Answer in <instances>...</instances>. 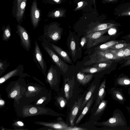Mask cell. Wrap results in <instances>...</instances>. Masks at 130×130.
I'll return each instance as SVG.
<instances>
[{"label": "cell", "mask_w": 130, "mask_h": 130, "mask_svg": "<svg viewBox=\"0 0 130 130\" xmlns=\"http://www.w3.org/2000/svg\"><path fill=\"white\" fill-rule=\"evenodd\" d=\"M121 15H130V11L123 12L121 14Z\"/></svg>", "instance_id": "39"}, {"label": "cell", "mask_w": 130, "mask_h": 130, "mask_svg": "<svg viewBox=\"0 0 130 130\" xmlns=\"http://www.w3.org/2000/svg\"><path fill=\"white\" fill-rule=\"evenodd\" d=\"M43 102V100L42 99H40L38 101V103H42Z\"/></svg>", "instance_id": "45"}, {"label": "cell", "mask_w": 130, "mask_h": 130, "mask_svg": "<svg viewBox=\"0 0 130 130\" xmlns=\"http://www.w3.org/2000/svg\"><path fill=\"white\" fill-rule=\"evenodd\" d=\"M127 92L128 94L130 95V87L128 89Z\"/></svg>", "instance_id": "46"}, {"label": "cell", "mask_w": 130, "mask_h": 130, "mask_svg": "<svg viewBox=\"0 0 130 130\" xmlns=\"http://www.w3.org/2000/svg\"><path fill=\"white\" fill-rule=\"evenodd\" d=\"M21 0H17V5H18L20 2L21 1Z\"/></svg>", "instance_id": "49"}, {"label": "cell", "mask_w": 130, "mask_h": 130, "mask_svg": "<svg viewBox=\"0 0 130 130\" xmlns=\"http://www.w3.org/2000/svg\"><path fill=\"white\" fill-rule=\"evenodd\" d=\"M11 35V29L9 25H8L3 29L2 39L7 41L10 38Z\"/></svg>", "instance_id": "24"}, {"label": "cell", "mask_w": 130, "mask_h": 130, "mask_svg": "<svg viewBox=\"0 0 130 130\" xmlns=\"http://www.w3.org/2000/svg\"><path fill=\"white\" fill-rule=\"evenodd\" d=\"M126 38L130 39V34H129L126 36Z\"/></svg>", "instance_id": "48"}, {"label": "cell", "mask_w": 130, "mask_h": 130, "mask_svg": "<svg viewBox=\"0 0 130 130\" xmlns=\"http://www.w3.org/2000/svg\"><path fill=\"white\" fill-rule=\"evenodd\" d=\"M18 68H17V69L12 71L8 73L6 75L4 76L1 78L0 80V83H1L5 81L6 78H7L8 77L12 76L14 74H15L16 72H17L18 71Z\"/></svg>", "instance_id": "30"}, {"label": "cell", "mask_w": 130, "mask_h": 130, "mask_svg": "<svg viewBox=\"0 0 130 130\" xmlns=\"http://www.w3.org/2000/svg\"><path fill=\"white\" fill-rule=\"evenodd\" d=\"M110 38L109 36H103L97 38L86 41L87 47L88 48H91L102 42H105L108 40Z\"/></svg>", "instance_id": "14"}, {"label": "cell", "mask_w": 130, "mask_h": 130, "mask_svg": "<svg viewBox=\"0 0 130 130\" xmlns=\"http://www.w3.org/2000/svg\"><path fill=\"white\" fill-rule=\"evenodd\" d=\"M55 2H56L57 3H58L59 2L60 0H53Z\"/></svg>", "instance_id": "50"}, {"label": "cell", "mask_w": 130, "mask_h": 130, "mask_svg": "<svg viewBox=\"0 0 130 130\" xmlns=\"http://www.w3.org/2000/svg\"><path fill=\"white\" fill-rule=\"evenodd\" d=\"M107 101L103 100L99 104L97 109L94 114V115H98L102 112L105 108L107 104Z\"/></svg>", "instance_id": "26"}, {"label": "cell", "mask_w": 130, "mask_h": 130, "mask_svg": "<svg viewBox=\"0 0 130 130\" xmlns=\"http://www.w3.org/2000/svg\"><path fill=\"white\" fill-rule=\"evenodd\" d=\"M106 69L100 68L96 67H88L83 69L81 71L83 73H90L98 72L103 71Z\"/></svg>", "instance_id": "22"}, {"label": "cell", "mask_w": 130, "mask_h": 130, "mask_svg": "<svg viewBox=\"0 0 130 130\" xmlns=\"http://www.w3.org/2000/svg\"><path fill=\"white\" fill-rule=\"evenodd\" d=\"M37 109L35 107L31 108L29 110L31 114L35 113L37 112Z\"/></svg>", "instance_id": "35"}, {"label": "cell", "mask_w": 130, "mask_h": 130, "mask_svg": "<svg viewBox=\"0 0 130 130\" xmlns=\"http://www.w3.org/2000/svg\"><path fill=\"white\" fill-rule=\"evenodd\" d=\"M106 83V78L101 83L98 93L96 101V106L99 104L103 100L105 95L106 92L105 91Z\"/></svg>", "instance_id": "13"}, {"label": "cell", "mask_w": 130, "mask_h": 130, "mask_svg": "<svg viewBox=\"0 0 130 130\" xmlns=\"http://www.w3.org/2000/svg\"><path fill=\"white\" fill-rule=\"evenodd\" d=\"M17 91L16 90L13 91L11 94L10 96L12 98L14 97L17 94Z\"/></svg>", "instance_id": "37"}, {"label": "cell", "mask_w": 130, "mask_h": 130, "mask_svg": "<svg viewBox=\"0 0 130 130\" xmlns=\"http://www.w3.org/2000/svg\"><path fill=\"white\" fill-rule=\"evenodd\" d=\"M17 33L20 37L21 45L26 50L29 51L31 46L28 33L25 28L19 24L17 25Z\"/></svg>", "instance_id": "5"}, {"label": "cell", "mask_w": 130, "mask_h": 130, "mask_svg": "<svg viewBox=\"0 0 130 130\" xmlns=\"http://www.w3.org/2000/svg\"><path fill=\"white\" fill-rule=\"evenodd\" d=\"M93 76L92 74H85L83 72H79L77 74V79L78 81L83 85L88 83L92 79Z\"/></svg>", "instance_id": "17"}, {"label": "cell", "mask_w": 130, "mask_h": 130, "mask_svg": "<svg viewBox=\"0 0 130 130\" xmlns=\"http://www.w3.org/2000/svg\"><path fill=\"white\" fill-rule=\"evenodd\" d=\"M58 100L60 107L62 108H64L66 106L67 103V101L63 97H59Z\"/></svg>", "instance_id": "31"}, {"label": "cell", "mask_w": 130, "mask_h": 130, "mask_svg": "<svg viewBox=\"0 0 130 130\" xmlns=\"http://www.w3.org/2000/svg\"><path fill=\"white\" fill-rule=\"evenodd\" d=\"M28 89L29 91H32L35 90L34 88L32 86H29L28 87Z\"/></svg>", "instance_id": "41"}, {"label": "cell", "mask_w": 130, "mask_h": 130, "mask_svg": "<svg viewBox=\"0 0 130 130\" xmlns=\"http://www.w3.org/2000/svg\"><path fill=\"white\" fill-rule=\"evenodd\" d=\"M109 29L86 34L85 36L86 38V41L95 39L102 36L108 31Z\"/></svg>", "instance_id": "19"}, {"label": "cell", "mask_w": 130, "mask_h": 130, "mask_svg": "<svg viewBox=\"0 0 130 130\" xmlns=\"http://www.w3.org/2000/svg\"><path fill=\"white\" fill-rule=\"evenodd\" d=\"M42 46L59 68L64 73L68 70V65L64 62L53 51L47 41L45 39L42 43Z\"/></svg>", "instance_id": "4"}, {"label": "cell", "mask_w": 130, "mask_h": 130, "mask_svg": "<svg viewBox=\"0 0 130 130\" xmlns=\"http://www.w3.org/2000/svg\"><path fill=\"white\" fill-rule=\"evenodd\" d=\"M124 40H112L105 43L96 47L95 49L96 50H106L109 49L113 45L119 43L124 42Z\"/></svg>", "instance_id": "18"}, {"label": "cell", "mask_w": 130, "mask_h": 130, "mask_svg": "<svg viewBox=\"0 0 130 130\" xmlns=\"http://www.w3.org/2000/svg\"><path fill=\"white\" fill-rule=\"evenodd\" d=\"M130 65V58L126 61L123 64L122 67L127 66Z\"/></svg>", "instance_id": "36"}, {"label": "cell", "mask_w": 130, "mask_h": 130, "mask_svg": "<svg viewBox=\"0 0 130 130\" xmlns=\"http://www.w3.org/2000/svg\"><path fill=\"white\" fill-rule=\"evenodd\" d=\"M125 48H124L118 50H114L111 49V50L118 57L121 59L124 58V50Z\"/></svg>", "instance_id": "29"}, {"label": "cell", "mask_w": 130, "mask_h": 130, "mask_svg": "<svg viewBox=\"0 0 130 130\" xmlns=\"http://www.w3.org/2000/svg\"><path fill=\"white\" fill-rule=\"evenodd\" d=\"M83 99L79 98L75 102L71 109L69 116V121L71 126H73L75 117L80 108Z\"/></svg>", "instance_id": "7"}, {"label": "cell", "mask_w": 130, "mask_h": 130, "mask_svg": "<svg viewBox=\"0 0 130 130\" xmlns=\"http://www.w3.org/2000/svg\"><path fill=\"white\" fill-rule=\"evenodd\" d=\"M130 46V43L122 42L115 44L110 47L109 49L118 50L126 48Z\"/></svg>", "instance_id": "25"}, {"label": "cell", "mask_w": 130, "mask_h": 130, "mask_svg": "<svg viewBox=\"0 0 130 130\" xmlns=\"http://www.w3.org/2000/svg\"><path fill=\"white\" fill-rule=\"evenodd\" d=\"M96 88L95 85H92L89 89L84 100L82 104L80 110H82L85 106L88 101L90 99L91 96L92 95Z\"/></svg>", "instance_id": "21"}, {"label": "cell", "mask_w": 130, "mask_h": 130, "mask_svg": "<svg viewBox=\"0 0 130 130\" xmlns=\"http://www.w3.org/2000/svg\"><path fill=\"white\" fill-rule=\"evenodd\" d=\"M83 2H80L78 3V6L76 8L75 10H77L81 7L83 5Z\"/></svg>", "instance_id": "38"}, {"label": "cell", "mask_w": 130, "mask_h": 130, "mask_svg": "<svg viewBox=\"0 0 130 130\" xmlns=\"http://www.w3.org/2000/svg\"><path fill=\"white\" fill-rule=\"evenodd\" d=\"M126 108L129 114H130V107L128 106H126Z\"/></svg>", "instance_id": "42"}, {"label": "cell", "mask_w": 130, "mask_h": 130, "mask_svg": "<svg viewBox=\"0 0 130 130\" xmlns=\"http://www.w3.org/2000/svg\"><path fill=\"white\" fill-rule=\"evenodd\" d=\"M40 12L37 7L36 1L34 0L32 5L31 10V15L32 23L34 28L37 26L40 18Z\"/></svg>", "instance_id": "10"}, {"label": "cell", "mask_w": 130, "mask_h": 130, "mask_svg": "<svg viewBox=\"0 0 130 130\" xmlns=\"http://www.w3.org/2000/svg\"><path fill=\"white\" fill-rule=\"evenodd\" d=\"M108 2H113L117 0H106Z\"/></svg>", "instance_id": "47"}, {"label": "cell", "mask_w": 130, "mask_h": 130, "mask_svg": "<svg viewBox=\"0 0 130 130\" xmlns=\"http://www.w3.org/2000/svg\"><path fill=\"white\" fill-rule=\"evenodd\" d=\"M35 43L34 53L35 57L42 70L45 71L47 67L45 62L37 41H35Z\"/></svg>", "instance_id": "8"}, {"label": "cell", "mask_w": 130, "mask_h": 130, "mask_svg": "<svg viewBox=\"0 0 130 130\" xmlns=\"http://www.w3.org/2000/svg\"><path fill=\"white\" fill-rule=\"evenodd\" d=\"M62 29L56 24L46 26L44 29V38L48 41H57L61 39Z\"/></svg>", "instance_id": "3"}, {"label": "cell", "mask_w": 130, "mask_h": 130, "mask_svg": "<svg viewBox=\"0 0 130 130\" xmlns=\"http://www.w3.org/2000/svg\"><path fill=\"white\" fill-rule=\"evenodd\" d=\"M110 93L112 99L121 104H123L126 101L123 94L122 89L117 87L111 88Z\"/></svg>", "instance_id": "6"}, {"label": "cell", "mask_w": 130, "mask_h": 130, "mask_svg": "<svg viewBox=\"0 0 130 130\" xmlns=\"http://www.w3.org/2000/svg\"><path fill=\"white\" fill-rule=\"evenodd\" d=\"M87 129L83 128L71 126H68L65 128L64 130H85Z\"/></svg>", "instance_id": "33"}, {"label": "cell", "mask_w": 130, "mask_h": 130, "mask_svg": "<svg viewBox=\"0 0 130 130\" xmlns=\"http://www.w3.org/2000/svg\"><path fill=\"white\" fill-rule=\"evenodd\" d=\"M101 124L108 129L111 130H130L123 112L119 109H116L113 111L112 117Z\"/></svg>", "instance_id": "1"}, {"label": "cell", "mask_w": 130, "mask_h": 130, "mask_svg": "<svg viewBox=\"0 0 130 130\" xmlns=\"http://www.w3.org/2000/svg\"><path fill=\"white\" fill-rule=\"evenodd\" d=\"M118 25L111 23L102 24L97 25L88 31L86 34L91 33L95 31L102 30L117 26Z\"/></svg>", "instance_id": "15"}, {"label": "cell", "mask_w": 130, "mask_h": 130, "mask_svg": "<svg viewBox=\"0 0 130 130\" xmlns=\"http://www.w3.org/2000/svg\"><path fill=\"white\" fill-rule=\"evenodd\" d=\"M114 85L117 87L122 86L127 87L130 86V78L124 74L120 75L116 79Z\"/></svg>", "instance_id": "11"}, {"label": "cell", "mask_w": 130, "mask_h": 130, "mask_svg": "<svg viewBox=\"0 0 130 130\" xmlns=\"http://www.w3.org/2000/svg\"><path fill=\"white\" fill-rule=\"evenodd\" d=\"M70 46L72 55L73 56H74L76 54V44L73 37L71 38Z\"/></svg>", "instance_id": "28"}, {"label": "cell", "mask_w": 130, "mask_h": 130, "mask_svg": "<svg viewBox=\"0 0 130 130\" xmlns=\"http://www.w3.org/2000/svg\"><path fill=\"white\" fill-rule=\"evenodd\" d=\"M74 77L70 79H66L64 81V90L65 96L68 100L71 98L72 96L73 90L74 85Z\"/></svg>", "instance_id": "9"}, {"label": "cell", "mask_w": 130, "mask_h": 130, "mask_svg": "<svg viewBox=\"0 0 130 130\" xmlns=\"http://www.w3.org/2000/svg\"><path fill=\"white\" fill-rule=\"evenodd\" d=\"M48 44L53 49L65 60L69 63H71V60L67 53L59 46L53 43L47 41Z\"/></svg>", "instance_id": "12"}, {"label": "cell", "mask_w": 130, "mask_h": 130, "mask_svg": "<svg viewBox=\"0 0 130 130\" xmlns=\"http://www.w3.org/2000/svg\"><path fill=\"white\" fill-rule=\"evenodd\" d=\"M4 104V101L3 100H0V104L1 105H3Z\"/></svg>", "instance_id": "44"}, {"label": "cell", "mask_w": 130, "mask_h": 130, "mask_svg": "<svg viewBox=\"0 0 130 130\" xmlns=\"http://www.w3.org/2000/svg\"><path fill=\"white\" fill-rule=\"evenodd\" d=\"M93 99V96H91L90 100L87 102L82 112L77 120L75 122L76 124H78L84 116L87 113L92 103Z\"/></svg>", "instance_id": "20"}, {"label": "cell", "mask_w": 130, "mask_h": 130, "mask_svg": "<svg viewBox=\"0 0 130 130\" xmlns=\"http://www.w3.org/2000/svg\"><path fill=\"white\" fill-rule=\"evenodd\" d=\"M112 63L107 62H101L95 64L92 67L100 68L107 69L109 68L111 65Z\"/></svg>", "instance_id": "27"}, {"label": "cell", "mask_w": 130, "mask_h": 130, "mask_svg": "<svg viewBox=\"0 0 130 130\" xmlns=\"http://www.w3.org/2000/svg\"><path fill=\"white\" fill-rule=\"evenodd\" d=\"M27 0H21L19 4L17 5L16 14V19L19 22L23 17Z\"/></svg>", "instance_id": "16"}, {"label": "cell", "mask_w": 130, "mask_h": 130, "mask_svg": "<svg viewBox=\"0 0 130 130\" xmlns=\"http://www.w3.org/2000/svg\"><path fill=\"white\" fill-rule=\"evenodd\" d=\"M50 126L56 129L59 130H64L68 126V124L63 121H60L58 123L51 124Z\"/></svg>", "instance_id": "23"}, {"label": "cell", "mask_w": 130, "mask_h": 130, "mask_svg": "<svg viewBox=\"0 0 130 130\" xmlns=\"http://www.w3.org/2000/svg\"><path fill=\"white\" fill-rule=\"evenodd\" d=\"M64 13L63 11L60 10H58L52 13L50 16L51 17H62Z\"/></svg>", "instance_id": "32"}, {"label": "cell", "mask_w": 130, "mask_h": 130, "mask_svg": "<svg viewBox=\"0 0 130 130\" xmlns=\"http://www.w3.org/2000/svg\"><path fill=\"white\" fill-rule=\"evenodd\" d=\"M124 56L123 58L130 57V46L126 48L124 50Z\"/></svg>", "instance_id": "34"}, {"label": "cell", "mask_w": 130, "mask_h": 130, "mask_svg": "<svg viewBox=\"0 0 130 130\" xmlns=\"http://www.w3.org/2000/svg\"><path fill=\"white\" fill-rule=\"evenodd\" d=\"M4 64L2 62H0V70H3V67H4Z\"/></svg>", "instance_id": "40"}, {"label": "cell", "mask_w": 130, "mask_h": 130, "mask_svg": "<svg viewBox=\"0 0 130 130\" xmlns=\"http://www.w3.org/2000/svg\"><path fill=\"white\" fill-rule=\"evenodd\" d=\"M17 123L20 126H22L23 125V123L21 121H19Z\"/></svg>", "instance_id": "43"}, {"label": "cell", "mask_w": 130, "mask_h": 130, "mask_svg": "<svg viewBox=\"0 0 130 130\" xmlns=\"http://www.w3.org/2000/svg\"><path fill=\"white\" fill-rule=\"evenodd\" d=\"M121 59L110 49L96 50L90 56V59L87 61V63L89 65L101 62L112 63L113 60L118 61Z\"/></svg>", "instance_id": "2"}]
</instances>
